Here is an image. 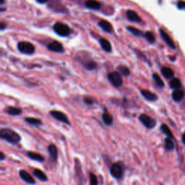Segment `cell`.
I'll return each mask as SVG.
<instances>
[{
    "label": "cell",
    "instance_id": "6da1fadb",
    "mask_svg": "<svg viewBox=\"0 0 185 185\" xmlns=\"http://www.w3.org/2000/svg\"><path fill=\"white\" fill-rule=\"evenodd\" d=\"M0 138L10 144H17L21 141L18 133L9 128H2L0 130Z\"/></svg>",
    "mask_w": 185,
    "mask_h": 185
},
{
    "label": "cell",
    "instance_id": "7a4b0ae2",
    "mask_svg": "<svg viewBox=\"0 0 185 185\" xmlns=\"http://www.w3.org/2000/svg\"><path fill=\"white\" fill-rule=\"evenodd\" d=\"M53 30L54 31L57 33V35H59V36L61 37H67L70 34L71 30L69 28V27L67 24L60 23H56L53 26Z\"/></svg>",
    "mask_w": 185,
    "mask_h": 185
},
{
    "label": "cell",
    "instance_id": "3957f363",
    "mask_svg": "<svg viewBox=\"0 0 185 185\" xmlns=\"http://www.w3.org/2000/svg\"><path fill=\"white\" fill-rule=\"evenodd\" d=\"M17 49L24 54L31 55L34 54L35 49L33 44L28 41H20L17 43Z\"/></svg>",
    "mask_w": 185,
    "mask_h": 185
},
{
    "label": "cell",
    "instance_id": "277c9868",
    "mask_svg": "<svg viewBox=\"0 0 185 185\" xmlns=\"http://www.w3.org/2000/svg\"><path fill=\"white\" fill-rule=\"evenodd\" d=\"M107 77H108L109 81L111 83V85L113 86L119 87L122 86L123 84V79L119 72L114 71L112 72L109 73L108 75H107Z\"/></svg>",
    "mask_w": 185,
    "mask_h": 185
},
{
    "label": "cell",
    "instance_id": "5b68a950",
    "mask_svg": "<svg viewBox=\"0 0 185 185\" xmlns=\"http://www.w3.org/2000/svg\"><path fill=\"white\" fill-rule=\"evenodd\" d=\"M123 173H124V168L120 163H115L111 166L110 174L113 178L119 179L122 178Z\"/></svg>",
    "mask_w": 185,
    "mask_h": 185
},
{
    "label": "cell",
    "instance_id": "8992f818",
    "mask_svg": "<svg viewBox=\"0 0 185 185\" xmlns=\"http://www.w3.org/2000/svg\"><path fill=\"white\" fill-rule=\"evenodd\" d=\"M139 120L148 129L154 128L156 125V121L154 118L146 114H140V116L139 117Z\"/></svg>",
    "mask_w": 185,
    "mask_h": 185
},
{
    "label": "cell",
    "instance_id": "52a82bcc",
    "mask_svg": "<svg viewBox=\"0 0 185 185\" xmlns=\"http://www.w3.org/2000/svg\"><path fill=\"white\" fill-rule=\"evenodd\" d=\"M49 114L51 115V117H54L55 119L59 121V122L65 123L67 125H70L71 123L69 122L68 117L65 113L61 112V111H57V110H52L49 111Z\"/></svg>",
    "mask_w": 185,
    "mask_h": 185
},
{
    "label": "cell",
    "instance_id": "ba28073f",
    "mask_svg": "<svg viewBox=\"0 0 185 185\" xmlns=\"http://www.w3.org/2000/svg\"><path fill=\"white\" fill-rule=\"evenodd\" d=\"M47 48L49 51L54 53H63L65 51L62 44L57 41H54L52 42L49 43L47 46Z\"/></svg>",
    "mask_w": 185,
    "mask_h": 185
},
{
    "label": "cell",
    "instance_id": "9c48e42d",
    "mask_svg": "<svg viewBox=\"0 0 185 185\" xmlns=\"http://www.w3.org/2000/svg\"><path fill=\"white\" fill-rule=\"evenodd\" d=\"M75 173H76V176L78 179V180L80 181V183L81 185L84 184V176L83 174V172H82V168H81V164L80 163V161L78 159L76 158L75 160Z\"/></svg>",
    "mask_w": 185,
    "mask_h": 185
},
{
    "label": "cell",
    "instance_id": "30bf717a",
    "mask_svg": "<svg viewBox=\"0 0 185 185\" xmlns=\"http://www.w3.org/2000/svg\"><path fill=\"white\" fill-rule=\"evenodd\" d=\"M19 176L22 179H23L24 182H25L28 184H35V181L34 179H33V176H31V174H29L28 172H26L25 170H20L19 172Z\"/></svg>",
    "mask_w": 185,
    "mask_h": 185
},
{
    "label": "cell",
    "instance_id": "8fae6325",
    "mask_svg": "<svg viewBox=\"0 0 185 185\" xmlns=\"http://www.w3.org/2000/svg\"><path fill=\"white\" fill-rule=\"evenodd\" d=\"M159 32H160V34L161 35L163 40L166 42V44L169 47L172 48V49H176V45H175L174 41H173L172 38L170 37V35L163 29H159Z\"/></svg>",
    "mask_w": 185,
    "mask_h": 185
},
{
    "label": "cell",
    "instance_id": "7c38bea8",
    "mask_svg": "<svg viewBox=\"0 0 185 185\" xmlns=\"http://www.w3.org/2000/svg\"><path fill=\"white\" fill-rule=\"evenodd\" d=\"M126 15L127 19L129 20V21L137 23L142 22V19H141V17L138 15V14L135 11L132 10V9H128V10L126 12Z\"/></svg>",
    "mask_w": 185,
    "mask_h": 185
},
{
    "label": "cell",
    "instance_id": "4fadbf2b",
    "mask_svg": "<svg viewBox=\"0 0 185 185\" xmlns=\"http://www.w3.org/2000/svg\"><path fill=\"white\" fill-rule=\"evenodd\" d=\"M98 25L103 30V31L106 32V33H111L113 32L112 25H111L109 21L106 20H102L98 22Z\"/></svg>",
    "mask_w": 185,
    "mask_h": 185
},
{
    "label": "cell",
    "instance_id": "5bb4252c",
    "mask_svg": "<svg viewBox=\"0 0 185 185\" xmlns=\"http://www.w3.org/2000/svg\"><path fill=\"white\" fill-rule=\"evenodd\" d=\"M140 93L146 100L149 101H156L158 100V96L156 93L151 92L148 90H142L140 91Z\"/></svg>",
    "mask_w": 185,
    "mask_h": 185
},
{
    "label": "cell",
    "instance_id": "9a60e30c",
    "mask_svg": "<svg viewBox=\"0 0 185 185\" xmlns=\"http://www.w3.org/2000/svg\"><path fill=\"white\" fill-rule=\"evenodd\" d=\"M81 62H82L83 65L84 66V67L85 69H87V70L89 71H93L94 70L97 68V63L95 62V61L93 60V59H86V60L85 61H81Z\"/></svg>",
    "mask_w": 185,
    "mask_h": 185
},
{
    "label": "cell",
    "instance_id": "2e32d148",
    "mask_svg": "<svg viewBox=\"0 0 185 185\" xmlns=\"http://www.w3.org/2000/svg\"><path fill=\"white\" fill-rule=\"evenodd\" d=\"M48 152H49L50 157L52 161H56L57 158H58V150L55 145L50 144L48 146Z\"/></svg>",
    "mask_w": 185,
    "mask_h": 185
},
{
    "label": "cell",
    "instance_id": "e0dca14e",
    "mask_svg": "<svg viewBox=\"0 0 185 185\" xmlns=\"http://www.w3.org/2000/svg\"><path fill=\"white\" fill-rule=\"evenodd\" d=\"M99 43H100V45L103 50L106 51V52L109 53L112 50V46H111V43L107 39H104V38H101L99 39Z\"/></svg>",
    "mask_w": 185,
    "mask_h": 185
},
{
    "label": "cell",
    "instance_id": "ac0fdd59",
    "mask_svg": "<svg viewBox=\"0 0 185 185\" xmlns=\"http://www.w3.org/2000/svg\"><path fill=\"white\" fill-rule=\"evenodd\" d=\"M85 7L88 9H94V10H98L100 9L101 7V4L96 0H87L85 2Z\"/></svg>",
    "mask_w": 185,
    "mask_h": 185
},
{
    "label": "cell",
    "instance_id": "d6986e66",
    "mask_svg": "<svg viewBox=\"0 0 185 185\" xmlns=\"http://www.w3.org/2000/svg\"><path fill=\"white\" fill-rule=\"evenodd\" d=\"M26 154H27V156L29 158H31V160L35 161L42 163L45 161L44 157H43L42 155L37 154V153L32 152V151H28V152H27Z\"/></svg>",
    "mask_w": 185,
    "mask_h": 185
},
{
    "label": "cell",
    "instance_id": "ffe728a7",
    "mask_svg": "<svg viewBox=\"0 0 185 185\" xmlns=\"http://www.w3.org/2000/svg\"><path fill=\"white\" fill-rule=\"evenodd\" d=\"M33 176H35V177H36L41 182H47L48 181V176L44 174V172L39 168H35L33 172Z\"/></svg>",
    "mask_w": 185,
    "mask_h": 185
},
{
    "label": "cell",
    "instance_id": "44dd1931",
    "mask_svg": "<svg viewBox=\"0 0 185 185\" xmlns=\"http://www.w3.org/2000/svg\"><path fill=\"white\" fill-rule=\"evenodd\" d=\"M5 112L10 116H18L21 114L22 109L15 106H8L5 109Z\"/></svg>",
    "mask_w": 185,
    "mask_h": 185
},
{
    "label": "cell",
    "instance_id": "7402d4cb",
    "mask_svg": "<svg viewBox=\"0 0 185 185\" xmlns=\"http://www.w3.org/2000/svg\"><path fill=\"white\" fill-rule=\"evenodd\" d=\"M102 121L104 123L106 126H111L113 124V122H114V119H113V117L111 116L110 114L107 112H104L102 114Z\"/></svg>",
    "mask_w": 185,
    "mask_h": 185
},
{
    "label": "cell",
    "instance_id": "603a6c76",
    "mask_svg": "<svg viewBox=\"0 0 185 185\" xmlns=\"http://www.w3.org/2000/svg\"><path fill=\"white\" fill-rule=\"evenodd\" d=\"M161 74L166 79H172L174 77V72L173 69L166 67L161 69Z\"/></svg>",
    "mask_w": 185,
    "mask_h": 185
},
{
    "label": "cell",
    "instance_id": "cb8c5ba5",
    "mask_svg": "<svg viewBox=\"0 0 185 185\" xmlns=\"http://www.w3.org/2000/svg\"><path fill=\"white\" fill-rule=\"evenodd\" d=\"M25 122L28 123V124L33 125V126L39 127L40 125L42 124V122L40 119L37 118H34V117H26L24 119Z\"/></svg>",
    "mask_w": 185,
    "mask_h": 185
},
{
    "label": "cell",
    "instance_id": "d4e9b609",
    "mask_svg": "<svg viewBox=\"0 0 185 185\" xmlns=\"http://www.w3.org/2000/svg\"><path fill=\"white\" fill-rule=\"evenodd\" d=\"M184 97V92L182 90H175L172 93V98L176 102L180 101Z\"/></svg>",
    "mask_w": 185,
    "mask_h": 185
},
{
    "label": "cell",
    "instance_id": "484cf974",
    "mask_svg": "<svg viewBox=\"0 0 185 185\" xmlns=\"http://www.w3.org/2000/svg\"><path fill=\"white\" fill-rule=\"evenodd\" d=\"M117 69H118L119 72L120 74L123 75L125 77L129 76L130 75V69H129L128 67L125 66V65H119L117 67Z\"/></svg>",
    "mask_w": 185,
    "mask_h": 185
},
{
    "label": "cell",
    "instance_id": "4316f807",
    "mask_svg": "<svg viewBox=\"0 0 185 185\" xmlns=\"http://www.w3.org/2000/svg\"><path fill=\"white\" fill-rule=\"evenodd\" d=\"M126 28L127 31L130 32V33H131L132 34L135 35V36L140 37V36H142V35H143L142 32L140 30H139L138 28H135L133 26H128V27H127Z\"/></svg>",
    "mask_w": 185,
    "mask_h": 185
},
{
    "label": "cell",
    "instance_id": "83f0119b",
    "mask_svg": "<svg viewBox=\"0 0 185 185\" xmlns=\"http://www.w3.org/2000/svg\"><path fill=\"white\" fill-rule=\"evenodd\" d=\"M161 130L162 131L163 133H164L165 135H166L168 138H174V135H173L172 131L169 129V127L167 126L166 124H163L161 126Z\"/></svg>",
    "mask_w": 185,
    "mask_h": 185
},
{
    "label": "cell",
    "instance_id": "f1b7e54d",
    "mask_svg": "<svg viewBox=\"0 0 185 185\" xmlns=\"http://www.w3.org/2000/svg\"><path fill=\"white\" fill-rule=\"evenodd\" d=\"M170 87L175 90H178L182 86L181 81L178 78H173L169 83Z\"/></svg>",
    "mask_w": 185,
    "mask_h": 185
},
{
    "label": "cell",
    "instance_id": "f546056e",
    "mask_svg": "<svg viewBox=\"0 0 185 185\" xmlns=\"http://www.w3.org/2000/svg\"><path fill=\"white\" fill-rule=\"evenodd\" d=\"M153 79H154V82L156 84L158 85V87H164V81L162 80V79L161 78L160 76L158 74H156V73H154V74H153Z\"/></svg>",
    "mask_w": 185,
    "mask_h": 185
},
{
    "label": "cell",
    "instance_id": "4dcf8cb0",
    "mask_svg": "<svg viewBox=\"0 0 185 185\" xmlns=\"http://www.w3.org/2000/svg\"><path fill=\"white\" fill-rule=\"evenodd\" d=\"M144 37L146 38L147 41L150 43H154L155 41H156V37H155L154 34L151 31L146 32L144 34Z\"/></svg>",
    "mask_w": 185,
    "mask_h": 185
},
{
    "label": "cell",
    "instance_id": "1f68e13d",
    "mask_svg": "<svg viewBox=\"0 0 185 185\" xmlns=\"http://www.w3.org/2000/svg\"><path fill=\"white\" fill-rule=\"evenodd\" d=\"M165 146L167 150H173L174 149V144L172 139L170 138H167L165 139Z\"/></svg>",
    "mask_w": 185,
    "mask_h": 185
},
{
    "label": "cell",
    "instance_id": "d6a6232c",
    "mask_svg": "<svg viewBox=\"0 0 185 185\" xmlns=\"http://www.w3.org/2000/svg\"><path fill=\"white\" fill-rule=\"evenodd\" d=\"M83 101L85 104L89 105V106H91V105L94 104L95 103V99L93 98V97L89 96V95H85L83 97Z\"/></svg>",
    "mask_w": 185,
    "mask_h": 185
},
{
    "label": "cell",
    "instance_id": "836d02e7",
    "mask_svg": "<svg viewBox=\"0 0 185 185\" xmlns=\"http://www.w3.org/2000/svg\"><path fill=\"white\" fill-rule=\"evenodd\" d=\"M90 185H98V178L93 173L90 174Z\"/></svg>",
    "mask_w": 185,
    "mask_h": 185
},
{
    "label": "cell",
    "instance_id": "e575fe53",
    "mask_svg": "<svg viewBox=\"0 0 185 185\" xmlns=\"http://www.w3.org/2000/svg\"><path fill=\"white\" fill-rule=\"evenodd\" d=\"M177 7L180 9H185V2L184 1H179L177 3Z\"/></svg>",
    "mask_w": 185,
    "mask_h": 185
},
{
    "label": "cell",
    "instance_id": "d590c367",
    "mask_svg": "<svg viewBox=\"0 0 185 185\" xmlns=\"http://www.w3.org/2000/svg\"><path fill=\"white\" fill-rule=\"evenodd\" d=\"M0 155H1V156H0V161H3L4 160H5L6 156L5 154H4L3 152L0 153Z\"/></svg>",
    "mask_w": 185,
    "mask_h": 185
},
{
    "label": "cell",
    "instance_id": "8d00e7d4",
    "mask_svg": "<svg viewBox=\"0 0 185 185\" xmlns=\"http://www.w3.org/2000/svg\"><path fill=\"white\" fill-rule=\"evenodd\" d=\"M0 28H1V31H3L4 30H5L6 28V25L5 23H0Z\"/></svg>",
    "mask_w": 185,
    "mask_h": 185
},
{
    "label": "cell",
    "instance_id": "74e56055",
    "mask_svg": "<svg viewBox=\"0 0 185 185\" xmlns=\"http://www.w3.org/2000/svg\"><path fill=\"white\" fill-rule=\"evenodd\" d=\"M36 2L39 4H45L49 2V0H36Z\"/></svg>",
    "mask_w": 185,
    "mask_h": 185
},
{
    "label": "cell",
    "instance_id": "f35d334b",
    "mask_svg": "<svg viewBox=\"0 0 185 185\" xmlns=\"http://www.w3.org/2000/svg\"><path fill=\"white\" fill-rule=\"evenodd\" d=\"M182 140H183V142H184V143L185 144V132L183 134V136H182Z\"/></svg>",
    "mask_w": 185,
    "mask_h": 185
},
{
    "label": "cell",
    "instance_id": "ab89813d",
    "mask_svg": "<svg viewBox=\"0 0 185 185\" xmlns=\"http://www.w3.org/2000/svg\"><path fill=\"white\" fill-rule=\"evenodd\" d=\"M5 0H0V4H1V5H3V4L5 3Z\"/></svg>",
    "mask_w": 185,
    "mask_h": 185
},
{
    "label": "cell",
    "instance_id": "60d3db41",
    "mask_svg": "<svg viewBox=\"0 0 185 185\" xmlns=\"http://www.w3.org/2000/svg\"><path fill=\"white\" fill-rule=\"evenodd\" d=\"M5 10H6L5 8H1V9H0V11H1V12H3V11H5Z\"/></svg>",
    "mask_w": 185,
    "mask_h": 185
}]
</instances>
